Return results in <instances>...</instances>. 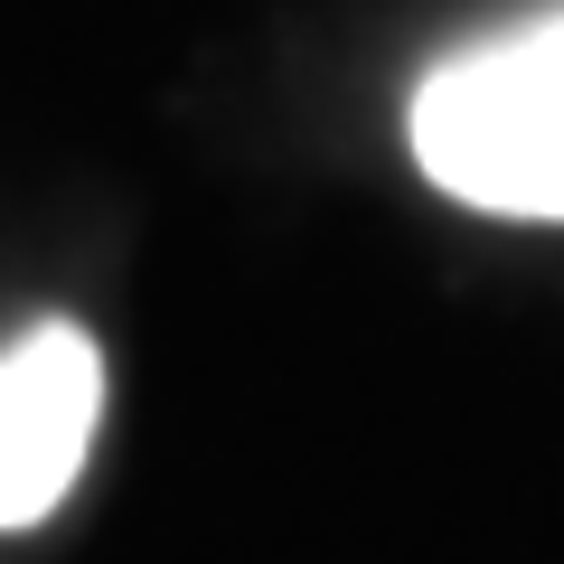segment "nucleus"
Instances as JSON below:
<instances>
[{"mask_svg": "<svg viewBox=\"0 0 564 564\" xmlns=\"http://www.w3.org/2000/svg\"><path fill=\"white\" fill-rule=\"evenodd\" d=\"M104 414V358L85 329L39 321L0 348V527H39L76 489Z\"/></svg>", "mask_w": 564, "mask_h": 564, "instance_id": "nucleus-2", "label": "nucleus"}, {"mask_svg": "<svg viewBox=\"0 0 564 564\" xmlns=\"http://www.w3.org/2000/svg\"><path fill=\"white\" fill-rule=\"evenodd\" d=\"M404 141L433 188L489 217H564V10L443 57L414 85Z\"/></svg>", "mask_w": 564, "mask_h": 564, "instance_id": "nucleus-1", "label": "nucleus"}]
</instances>
